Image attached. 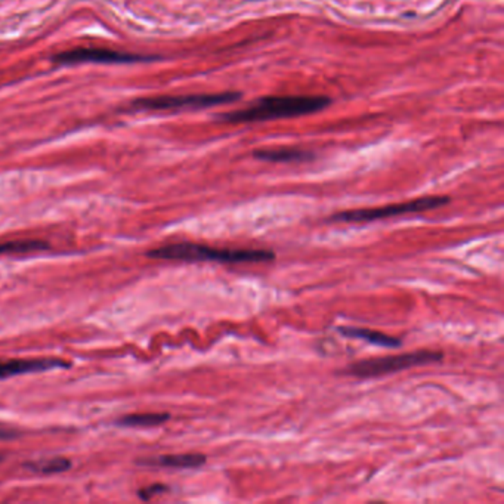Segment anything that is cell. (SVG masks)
Listing matches in <instances>:
<instances>
[{
  "label": "cell",
  "mask_w": 504,
  "mask_h": 504,
  "mask_svg": "<svg viewBox=\"0 0 504 504\" xmlns=\"http://www.w3.org/2000/svg\"><path fill=\"white\" fill-rule=\"evenodd\" d=\"M327 96H265L243 109L219 116L225 123H253L276 118H293L323 111L330 105Z\"/></svg>",
  "instance_id": "obj_1"
},
{
  "label": "cell",
  "mask_w": 504,
  "mask_h": 504,
  "mask_svg": "<svg viewBox=\"0 0 504 504\" xmlns=\"http://www.w3.org/2000/svg\"><path fill=\"white\" fill-rule=\"evenodd\" d=\"M151 259L163 260H182V262H222V264H249V262H271L276 259V253L264 249H215L195 243H177L163 246L147 253Z\"/></svg>",
  "instance_id": "obj_2"
},
{
  "label": "cell",
  "mask_w": 504,
  "mask_h": 504,
  "mask_svg": "<svg viewBox=\"0 0 504 504\" xmlns=\"http://www.w3.org/2000/svg\"><path fill=\"white\" fill-rule=\"evenodd\" d=\"M444 358L442 352H431V350H417L413 354H401V355H389L381 358H371L358 361V363L346 367L342 372L346 376H352L358 379H371L389 375L401 370H407L411 367L427 366L433 363H440Z\"/></svg>",
  "instance_id": "obj_3"
},
{
  "label": "cell",
  "mask_w": 504,
  "mask_h": 504,
  "mask_svg": "<svg viewBox=\"0 0 504 504\" xmlns=\"http://www.w3.org/2000/svg\"><path fill=\"white\" fill-rule=\"evenodd\" d=\"M448 203H450V199H448L447 195H429V197H422V199H415V200L405 201V203L376 207V209H357V210L341 212V213L333 215L330 217V221L332 222H345V224L372 222V221H380V219H386V217H392V216L435 210Z\"/></svg>",
  "instance_id": "obj_4"
},
{
  "label": "cell",
  "mask_w": 504,
  "mask_h": 504,
  "mask_svg": "<svg viewBox=\"0 0 504 504\" xmlns=\"http://www.w3.org/2000/svg\"><path fill=\"white\" fill-rule=\"evenodd\" d=\"M238 92H221V93H203V95H183V96H157L147 98L135 102L139 109H199L215 105H226L240 100Z\"/></svg>",
  "instance_id": "obj_5"
},
{
  "label": "cell",
  "mask_w": 504,
  "mask_h": 504,
  "mask_svg": "<svg viewBox=\"0 0 504 504\" xmlns=\"http://www.w3.org/2000/svg\"><path fill=\"white\" fill-rule=\"evenodd\" d=\"M152 58L141 57V55L134 53H123L113 49H93V48H79L65 51L58 55H55L52 61L55 64L61 65H74V64H83V62H96V64H129V62H139L147 61Z\"/></svg>",
  "instance_id": "obj_6"
},
{
  "label": "cell",
  "mask_w": 504,
  "mask_h": 504,
  "mask_svg": "<svg viewBox=\"0 0 504 504\" xmlns=\"http://www.w3.org/2000/svg\"><path fill=\"white\" fill-rule=\"evenodd\" d=\"M71 364L60 358H15L0 361V379H8L30 372H42L53 368H69Z\"/></svg>",
  "instance_id": "obj_7"
},
{
  "label": "cell",
  "mask_w": 504,
  "mask_h": 504,
  "mask_svg": "<svg viewBox=\"0 0 504 504\" xmlns=\"http://www.w3.org/2000/svg\"><path fill=\"white\" fill-rule=\"evenodd\" d=\"M207 462L203 454H170L159 456L147 460H141V465L159 466V467H173V469H197Z\"/></svg>",
  "instance_id": "obj_8"
},
{
  "label": "cell",
  "mask_w": 504,
  "mask_h": 504,
  "mask_svg": "<svg viewBox=\"0 0 504 504\" xmlns=\"http://www.w3.org/2000/svg\"><path fill=\"white\" fill-rule=\"evenodd\" d=\"M337 332L352 339H361L368 343L383 346V348H398L401 346V341L397 337L385 334L381 332L370 330V328H361V327H337Z\"/></svg>",
  "instance_id": "obj_9"
},
{
  "label": "cell",
  "mask_w": 504,
  "mask_h": 504,
  "mask_svg": "<svg viewBox=\"0 0 504 504\" xmlns=\"http://www.w3.org/2000/svg\"><path fill=\"white\" fill-rule=\"evenodd\" d=\"M253 156L258 160L272 161V163H296V161H306L311 160L314 156L308 151H303L299 148H264L253 152Z\"/></svg>",
  "instance_id": "obj_10"
},
{
  "label": "cell",
  "mask_w": 504,
  "mask_h": 504,
  "mask_svg": "<svg viewBox=\"0 0 504 504\" xmlns=\"http://www.w3.org/2000/svg\"><path fill=\"white\" fill-rule=\"evenodd\" d=\"M170 419L169 414L164 413H145V414H127L123 415L117 423L129 427H150L166 423Z\"/></svg>",
  "instance_id": "obj_11"
},
{
  "label": "cell",
  "mask_w": 504,
  "mask_h": 504,
  "mask_svg": "<svg viewBox=\"0 0 504 504\" xmlns=\"http://www.w3.org/2000/svg\"><path fill=\"white\" fill-rule=\"evenodd\" d=\"M31 472H37V474H61V472H67V470L71 467V462L69 458L65 457H53V458H45V460H39V462H30L24 465Z\"/></svg>",
  "instance_id": "obj_12"
},
{
  "label": "cell",
  "mask_w": 504,
  "mask_h": 504,
  "mask_svg": "<svg viewBox=\"0 0 504 504\" xmlns=\"http://www.w3.org/2000/svg\"><path fill=\"white\" fill-rule=\"evenodd\" d=\"M49 247L45 241L39 240H17L8 241V243L0 244V255H19V253H31V251H42Z\"/></svg>",
  "instance_id": "obj_13"
},
{
  "label": "cell",
  "mask_w": 504,
  "mask_h": 504,
  "mask_svg": "<svg viewBox=\"0 0 504 504\" xmlns=\"http://www.w3.org/2000/svg\"><path fill=\"white\" fill-rule=\"evenodd\" d=\"M23 435V432L15 429V427L0 424V441H8V440H15Z\"/></svg>",
  "instance_id": "obj_14"
},
{
  "label": "cell",
  "mask_w": 504,
  "mask_h": 504,
  "mask_svg": "<svg viewBox=\"0 0 504 504\" xmlns=\"http://www.w3.org/2000/svg\"><path fill=\"white\" fill-rule=\"evenodd\" d=\"M164 491H168V487L160 485V484H156V485H151V487H148V488L141 489V491H139V497H141V498H145V500H148V498H151V497H154L156 494H161V492H164Z\"/></svg>",
  "instance_id": "obj_15"
},
{
  "label": "cell",
  "mask_w": 504,
  "mask_h": 504,
  "mask_svg": "<svg viewBox=\"0 0 504 504\" xmlns=\"http://www.w3.org/2000/svg\"><path fill=\"white\" fill-rule=\"evenodd\" d=\"M2 460H3V456H2V454H0V462H2Z\"/></svg>",
  "instance_id": "obj_16"
}]
</instances>
